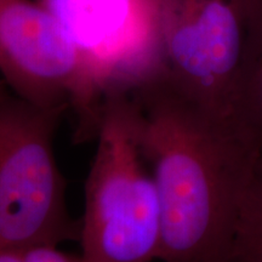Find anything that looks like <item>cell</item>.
<instances>
[{"instance_id":"9c48e42d","label":"cell","mask_w":262,"mask_h":262,"mask_svg":"<svg viewBox=\"0 0 262 262\" xmlns=\"http://www.w3.org/2000/svg\"><path fill=\"white\" fill-rule=\"evenodd\" d=\"M0 262H79V256L64 253L55 245H0Z\"/></svg>"},{"instance_id":"3957f363","label":"cell","mask_w":262,"mask_h":262,"mask_svg":"<svg viewBox=\"0 0 262 262\" xmlns=\"http://www.w3.org/2000/svg\"><path fill=\"white\" fill-rule=\"evenodd\" d=\"M73 40L81 90L72 110L75 140L95 139L107 98L130 95L164 75L160 0H37Z\"/></svg>"},{"instance_id":"8992f818","label":"cell","mask_w":262,"mask_h":262,"mask_svg":"<svg viewBox=\"0 0 262 262\" xmlns=\"http://www.w3.org/2000/svg\"><path fill=\"white\" fill-rule=\"evenodd\" d=\"M0 75L10 91L42 108H73L81 90L79 54L37 0H0Z\"/></svg>"},{"instance_id":"7a4b0ae2","label":"cell","mask_w":262,"mask_h":262,"mask_svg":"<svg viewBox=\"0 0 262 262\" xmlns=\"http://www.w3.org/2000/svg\"><path fill=\"white\" fill-rule=\"evenodd\" d=\"M85 182L79 262H157L162 212L137 143L130 95L107 98Z\"/></svg>"},{"instance_id":"6da1fadb","label":"cell","mask_w":262,"mask_h":262,"mask_svg":"<svg viewBox=\"0 0 262 262\" xmlns=\"http://www.w3.org/2000/svg\"><path fill=\"white\" fill-rule=\"evenodd\" d=\"M162 212L157 262H231L242 191L258 147L160 77L130 94Z\"/></svg>"},{"instance_id":"ba28073f","label":"cell","mask_w":262,"mask_h":262,"mask_svg":"<svg viewBox=\"0 0 262 262\" xmlns=\"http://www.w3.org/2000/svg\"><path fill=\"white\" fill-rule=\"evenodd\" d=\"M231 262H262V148L239 198Z\"/></svg>"},{"instance_id":"52a82bcc","label":"cell","mask_w":262,"mask_h":262,"mask_svg":"<svg viewBox=\"0 0 262 262\" xmlns=\"http://www.w3.org/2000/svg\"><path fill=\"white\" fill-rule=\"evenodd\" d=\"M234 122L262 148V0L249 32L235 86Z\"/></svg>"},{"instance_id":"277c9868","label":"cell","mask_w":262,"mask_h":262,"mask_svg":"<svg viewBox=\"0 0 262 262\" xmlns=\"http://www.w3.org/2000/svg\"><path fill=\"white\" fill-rule=\"evenodd\" d=\"M64 111L35 106L0 84V245L58 247L79 237L54 148Z\"/></svg>"},{"instance_id":"5b68a950","label":"cell","mask_w":262,"mask_h":262,"mask_svg":"<svg viewBox=\"0 0 262 262\" xmlns=\"http://www.w3.org/2000/svg\"><path fill=\"white\" fill-rule=\"evenodd\" d=\"M260 4L160 0L164 79L204 112L234 125L239 67Z\"/></svg>"}]
</instances>
